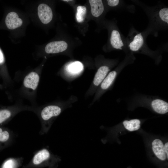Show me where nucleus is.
<instances>
[{"mask_svg":"<svg viewBox=\"0 0 168 168\" xmlns=\"http://www.w3.org/2000/svg\"><path fill=\"white\" fill-rule=\"evenodd\" d=\"M164 149L166 156L167 159H168V142H166L164 145Z\"/></svg>","mask_w":168,"mask_h":168,"instance_id":"nucleus-23","label":"nucleus"},{"mask_svg":"<svg viewBox=\"0 0 168 168\" xmlns=\"http://www.w3.org/2000/svg\"><path fill=\"white\" fill-rule=\"evenodd\" d=\"M67 47V43L64 41H53L47 44L45 51L48 54L57 53L65 50Z\"/></svg>","mask_w":168,"mask_h":168,"instance_id":"nucleus-6","label":"nucleus"},{"mask_svg":"<svg viewBox=\"0 0 168 168\" xmlns=\"http://www.w3.org/2000/svg\"><path fill=\"white\" fill-rule=\"evenodd\" d=\"M57 156L53 154L48 147H44L36 152L32 158L31 163L37 166L52 160H55Z\"/></svg>","mask_w":168,"mask_h":168,"instance_id":"nucleus-2","label":"nucleus"},{"mask_svg":"<svg viewBox=\"0 0 168 168\" xmlns=\"http://www.w3.org/2000/svg\"><path fill=\"white\" fill-rule=\"evenodd\" d=\"M151 106L153 110L160 114H164L168 112V103L160 99L153 100L151 102Z\"/></svg>","mask_w":168,"mask_h":168,"instance_id":"nucleus-10","label":"nucleus"},{"mask_svg":"<svg viewBox=\"0 0 168 168\" xmlns=\"http://www.w3.org/2000/svg\"><path fill=\"white\" fill-rule=\"evenodd\" d=\"M21 158L8 159L3 163L2 168H17L19 165V161Z\"/></svg>","mask_w":168,"mask_h":168,"instance_id":"nucleus-17","label":"nucleus"},{"mask_svg":"<svg viewBox=\"0 0 168 168\" xmlns=\"http://www.w3.org/2000/svg\"><path fill=\"white\" fill-rule=\"evenodd\" d=\"M15 134L12 131L0 128V143L11 144L15 139Z\"/></svg>","mask_w":168,"mask_h":168,"instance_id":"nucleus-12","label":"nucleus"},{"mask_svg":"<svg viewBox=\"0 0 168 168\" xmlns=\"http://www.w3.org/2000/svg\"><path fill=\"white\" fill-rule=\"evenodd\" d=\"M86 12V8L85 6H80L77 7L76 18L78 22L81 23L84 21Z\"/></svg>","mask_w":168,"mask_h":168,"instance_id":"nucleus-18","label":"nucleus"},{"mask_svg":"<svg viewBox=\"0 0 168 168\" xmlns=\"http://www.w3.org/2000/svg\"><path fill=\"white\" fill-rule=\"evenodd\" d=\"M110 40L111 44L114 48L116 49H122L124 44L120 33L118 30H113L112 31Z\"/></svg>","mask_w":168,"mask_h":168,"instance_id":"nucleus-13","label":"nucleus"},{"mask_svg":"<svg viewBox=\"0 0 168 168\" xmlns=\"http://www.w3.org/2000/svg\"><path fill=\"white\" fill-rule=\"evenodd\" d=\"M12 110L7 109L0 110V124L9 119L12 115Z\"/></svg>","mask_w":168,"mask_h":168,"instance_id":"nucleus-19","label":"nucleus"},{"mask_svg":"<svg viewBox=\"0 0 168 168\" xmlns=\"http://www.w3.org/2000/svg\"><path fill=\"white\" fill-rule=\"evenodd\" d=\"M118 74V72L116 70H113L108 73L97 89L93 101L99 99L112 86Z\"/></svg>","mask_w":168,"mask_h":168,"instance_id":"nucleus-3","label":"nucleus"},{"mask_svg":"<svg viewBox=\"0 0 168 168\" xmlns=\"http://www.w3.org/2000/svg\"><path fill=\"white\" fill-rule=\"evenodd\" d=\"M160 19L167 24H168V8L166 7L161 9L159 12Z\"/></svg>","mask_w":168,"mask_h":168,"instance_id":"nucleus-20","label":"nucleus"},{"mask_svg":"<svg viewBox=\"0 0 168 168\" xmlns=\"http://www.w3.org/2000/svg\"><path fill=\"white\" fill-rule=\"evenodd\" d=\"M4 61L3 53L0 48V64H2Z\"/></svg>","mask_w":168,"mask_h":168,"instance_id":"nucleus-22","label":"nucleus"},{"mask_svg":"<svg viewBox=\"0 0 168 168\" xmlns=\"http://www.w3.org/2000/svg\"><path fill=\"white\" fill-rule=\"evenodd\" d=\"M5 22L7 28L10 30L20 27L23 23L22 19L19 17L18 14L13 12H11L7 14Z\"/></svg>","mask_w":168,"mask_h":168,"instance_id":"nucleus-7","label":"nucleus"},{"mask_svg":"<svg viewBox=\"0 0 168 168\" xmlns=\"http://www.w3.org/2000/svg\"><path fill=\"white\" fill-rule=\"evenodd\" d=\"M83 68L82 63L79 61L73 62L68 66V72L71 74L77 75L79 74L82 70Z\"/></svg>","mask_w":168,"mask_h":168,"instance_id":"nucleus-16","label":"nucleus"},{"mask_svg":"<svg viewBox=\"0 0 168 168\" xmlns=\"http://www.w3.org/2000/svg\"><path fill=\"white\" fill-rule=\"evenodd\" d=\"M63 1H65V2H69V1H72V0H63Z\"/></svg>","mask_w":168,"mask_h":168,"instance_id":"nucleus-24","label":"nucleus"},{"mask_svg":"<svg viewBox=\"0 0 168 168\" xmlns=\"http://www.w3.org/2000/svg\"><path fill=\"white\" fill-rule=\"evenodd\" d=\"M152 149L156 156L160 160L164 161L166 159V156L164 149V145L160 139H154L152 143Z\"/></svg>","mask_w":168,"mask_h":168,"instance_id":"nucleus-9","label":"nucleus"},{"mask_svg":"<svg viewBox=\"0 0 168 168\" xmlns=\"http://www.w3.org/2000/svg\"><path fill=\"white\" fill-rule=\"evenodd\" d=\"M110 70L109 67L106 65L100 67L98 69L94 76L91 85L88 91L89 95L93 94L105 78Z\"/></svg>","mask_w":168,"mask_h":168,"instance_id":"nucleus-4","label":"nucleus"},{"mask_svg":"<svg viewBox=\"0 0 168 168\" xmlns=\"http://www.w3.org/2000/svg\"><path fill=\"white\" fill-rule=\"evenodd\" d=\"M89 2L92 15L95 17L100 16L104 10V6L102 0H89Z\"/></svg>","mask_w":168,"mask_h":168,"instance_id":"nucleus-11","label":"nucleus"},{"mask_svg":"<svg viewBox=\"0 0 168 168\" xmlns=\"http://www.w3.org/2000/svg\"><path fill=\"white\" fill-rule=\"evenodd\" d=\"M108 4L111 7H115L118 5L119 2V0H108Z\"/></svg>","mask_w":168,"mask_h":168,"instance_id":"nucleus-21","label":"nucleus"},{"mask_svg":"<svg viewBox=\"0 0 168 168\" xmlns=\"http://www.w3.org/2000/svg\"><path fill=\"white\" fill-rule=\"evenodd\" d=\"M140 121L138 119H134L129 120H125L123 123L125 128L130 131L138 130L140 127Z\"/></svg>","mask_w":168,"mask_h":168,"instance_id":"nucleus-15","label":"nucleus"},{"mask_svg":"<svg viewBox=\"0 0 168 168\" xmlns=\"http://www.w3.org/2000/svg\"><path fill=\"white\" fill-rule=\"evenodd\" d=\"M39 76L35 72H32L27 74L25 77L23 84L26 88L35 90L38 85Z\"/></svg>","mask_w":168,"mask_h":168,"instance_id":"nucleus-8","label":"nucleus"},{"mask_svg":"<svg viewBox=\"0 0 168 168\" xmlns=\"http://www.w3.org/2000/svg\"><path fill=\"white\" fill-rule=\"evenodd\" d=\"M144 42V39L142 34L138 33L135 36L132 41L129 43V49L133 51H138L142 46Z\"/></svg>","mask_w":168,"mask_h":168,"instance_id":"nucleus-14","label":"nucleus"},{"mask_svg":"<svg viewBox=\"0 0 168 168\" xmlns=\"http://www.w3.org/2000/svg\"><path fill=\"white\" fill-rule=\"evenodd\" d=\"M61 106L51 105L44 107L40 114L41 121V127L39 132L40 135L47 133L51 126L52 123L64 110Z\"/></svg>","mask_w":168,"mask_h":168,"instance_id":"nucleus-1","label":"nucleus"},{"mask_svg":"<svg viewBox=\"0 0 168 168\" xmlns=\"http://www.w3.org/2000/svg\"><path fill=\"white\" fill-rule=\"evenodd\" d=\"M39 17L44 24L49 23L52 20L53 14L51 8L44 3L40 4L38 7Z\"/></svg>","mask_w":168,"mask_h":168,"instance_id":"nucleus-5","label":"nucleus"}]
</instances>
